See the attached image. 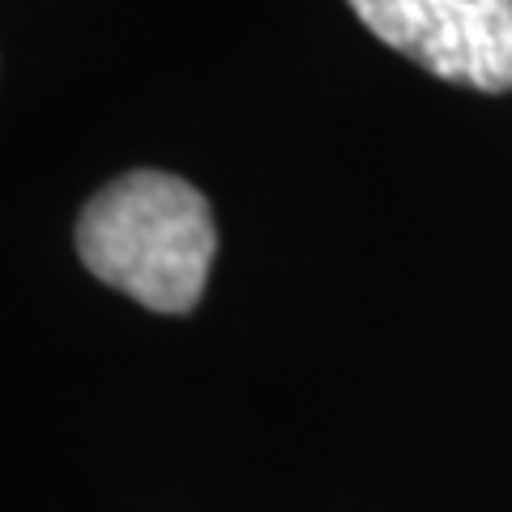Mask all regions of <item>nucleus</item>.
<instances>
[{
  "label": "nucleus",
  "mask_w": 512,
  "mask_h": 512,
  "mask_svg": "<svg viewBox=\"0 0 512 512\" xmlns=\"http://www.w3.org/2000/svg\"><path fill=\"white\" fill-rule=\"evenodd\" d=\"M218 252L214 210L171 171H128L86 201L77 256L99 282L150 312L180 316L201 303Z\"/></svg>",
  "instance_id": "nucleus-1"
},
{
  "label": "nucleus",
  "mask_w": 512,
  "mask_h": 512,
  "mask_svg": "<svg viewBox=\"0 0 512 512\" xmlns=\"http://www.w3.org/2000/svg\"><path fill=\"white\" fill-rule=\"evenodd\" d=\"M380 43L440 82L512 90V0H346Z\"/></svg>",
  "instance_id": "nucleus-2"
}]
</instances>
